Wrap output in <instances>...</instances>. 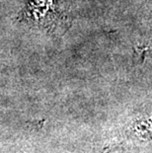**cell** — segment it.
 <instances>
[{
  "instance_id": "6da1fadb",
  "label": "cell",
  "mask_w": 152,
  "mask_h": 153,
  "mask_svg": "<svg viewBox=\"0 0 152 153\" xmlns=\"http://www.w3.org/2000/svg\"><path fill=\"white\" fill-rule=\"evenodd\" d=\"M56 0H30L27 5L28 17L34 21H41L53 10Z\"/></svg>"
}]
</instances>
